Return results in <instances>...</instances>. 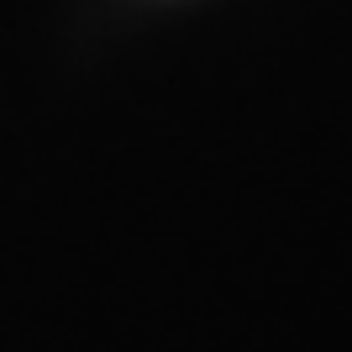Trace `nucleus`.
<instances>
[]
</instances>
